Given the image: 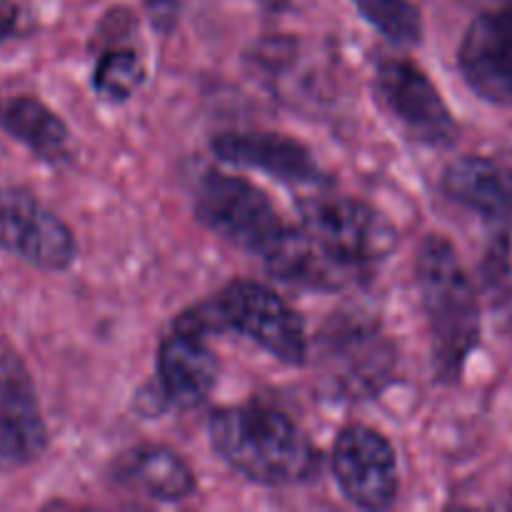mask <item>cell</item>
<instances>
[{
	"label": "cell",
	"mask_w": 512,
	"mask_h": 512,
	"mask_svg": "<svg viewBox=\"0 0 512 512\" xmlns=\"http://www.w3.org/2000/svg\"><path fill=\"white\" fill-rule=\"evenodd\" d=\"M110 478L123 490L158 503L185 500L198 488L188 460L178 450L155 443L138 445L118 455L110 465Z\"/></svg>",
	"instance_id": "cell-15"
},
{
	"label": "cell",
	"mask_w": 512,
	"mask_h": 512,
	"mask_svg": "<svg viewBox=\"0 0 512 512\" xmlns=\"http://www.w3.org/2000/svg\"><path fill=\"white\" fill-rule=\"evenodd\" d=\"M0 248L48 273L70 268L78 255L68 223L23 188L0 190Z\"/></svg>",
	"instance_id": "cell-9"
},
{
	"label": "cell",
	"mask_w": 512,
	"mask_h": 512,
	"mask_svg": "<svg viewBox=\"0 0 512 512\" xmlns=\"http://www.w3.org/2000/svg\"><path fill=\"white\" fill-rule=\"evenodd\" d=\"M443 193L488 223L512 218V173L485 155L455 158L443 173Z\"/></svg>",
	"instance_id": "cell-16"
},
{
	"label": "cell",
	"mask_w": 512,
	"mask_h": 512,
	"mask_svg": "<svg viewBox=\"0 0 512 512\" xmlns=\"http://www.w3.org/2000/svg\"><path fill=\"white\" fill-rule=\"evenodd\" d=\"M0 130L45 163H58L68 155V125L35 95H10L0 100Z\"/></svg>",
	"instance_id": "cell-17"
},
{
	"label": "cell",
	"mask_w": 512,
	"mask_h": 512,
	"mask_svg": "<svg viewBox=\"0 0 512 512\" xmlns=\"http://www.w3.org/2000/svg\"><path fill=\"white\" fill-rule=\"evenodd\" d=\"M208 335L175 325L158 350L160 390L168 403L195 408L203 403L218 380V358L205 343Z\"/></svg>",
	"instance_id": "cell-14"
},
{
	"label": "cell",
	"mask_w": 512,
	"mask_h": 512,
	"mask_svg": "<svg viewBox=\"0 0 512 512\" xmlns=\"http://www.w3.org/2000/svg\"><path fill=\"white\" fill-rule=\"evenodd\" d=\"M375 93L400 128L423 145H450L458 123L448 103L420 65L405 58H385L375 70Z\"/></svg>",
	"instance_id": "cell-7"
},
{
	"label": "cell",
	"mask_w": 512,
	"mask_h": 512,
	"mask_svg": "<svg viewBox=\"0 0 512 512\" xmlns=\"http://www.w3.org/2000/svg\"><path fill=\"white\" fill-rule=\"evenodd\" d=\"M215 303L228 328L255 340L280 363L305 365L308 335L303 320L273 288L258 280H233Z\"/></svg>",
	"instance_id": "cell-5"
},
{
	"label": "cell",
	"mask_w": 512,
	"mask_h": 512,
	"mask_svg": "<svg viewBox=\"0 0 512 512\" xmlns=\"http://www.w3.org/2000/svg\"><path fill=\"white\" fill-rule=\"evenodd\" d=\"M395 353L378 325L335 315L320 333V370L340 398L378 395L393 378Z\"/></svg>",
	"instance_id": "cell-4"
},
{
	"label": "cell",
	"mask_w": 512,
	"mask_h": 512,
	"mask_svg": "<svg viewBox=\"0 0 512 512\" xmlns=\"http://www.w3.org/2000/svg\"><path fill=\"white\" fill-rule=\"evenodd\" d=\"M498 273L500 275L495 278L493 308L500 320V328L505 330V335L512 338V273L510 270H498Z\"/></svg>",
	"instance_id": "cell-20"
},
{
	"label": "cell",
	"mask_w": 512,
	"mask_h": 512,
	"mask_svg": "<svg viewBox=\"0 0 512 512\" xmlns=\"http://www.w3.org/2000/svg\"><path fill=\"white\" fill-rule=\"evenodd\" d=\"M300 218L315 238L368 268L388 258L398 245V230L388 215L350 195L318 193L303 198Z\"/></svg>",
	"instance_id": "cell-6"
},
{
	"label": "cell",
	"mask_w": 512,
	"mask_h": 512,
	"mask_svg": "<svg viewBox=\"0 0 512 512\" xmlns=\"http://www.w3.org/2000/svg\"><path fill=\"white\" fill-rule=\"evenodd\" d=\"M208 433L215 453L253 483L273 488L298 485L318 465L308 435L273 405L240 403L215 410Z\"/></svg>",
	"instance_id": "cell-1"
},
{
	"label": "cell",
	"mask_w": 512,
	"mask_h": 512,
	"mask_svg": "<svg viewBox=\"0 0 512 512\" xmlns=\"http://www.w3.org/2000/svg\"><path fill=\"white\" fill-rule=\"evenodd\" d=\"M48 448V425L28 368L15 353H0V463L23 468Z\"/></svg>",
	"instance_id": "cell-12"
},
{
	"label": "cell",
	"mask_w": 512,
	"mask_h": 512,
	"mask_svg": "<svg viewBox=\"0 0 512 512\" xmlns=\"http://www.w3.org/2000/svg\"><path fill=\"white\" fill-rule=\"evenodd\" d=\"M260 3L273 5V8H278V5H285V3H288V0H260Z\"/></svg>",
	"instance_id": "cell-21"
},
{
	"label": "cell",
	"mask_w": 512,
	"mask_h": 512,
	"mask_svg": "<svg viewBox=\"0 0 512 512\" xmlns=\"http://www.w3.org/2000/svg\"><path fill=\"white\" fill-rule=\"evenodd\" d=\"M458 65L475 95L512 103V0H500L473 18L458 50Z\"/></svg>",
	"instance_id": "cell-11"
},
{
	"label": "cell",
	"mask_w": 512,
	"mask_h": 512,
	"mask_svg": "<svg viewBox=\"0 0 512 512\" xmlns=\"http://www.w3.org/2000/svg\"><path fill=\"white\" fill-rule=\"evenodd\" d=\"M143 80L145 65L138 50L115 45V48H105L98 55V63H95L93 70V85L100 98L123 103L143 85Z\"/></svg>",
	"instance_id": "cell-18"
},
{
	"label": "cell",
	"mask_w": 512,
	"mask_h": 512,
	"mask_svg": "<svg viewBox=\"0 0 512 512\" xmlns=\"http://www.w3.org/2000/svg\"><path fill=\"white\" fill-rule=\"evenodd\" d=\"M365 20L390 43L413 48L423 40V15L413 0H353Z\"/></svg>",
	"instance_id": "cell-19"
},
{
	"label": "cell",
	"mask_w": 512,
	"mask_h": 512,
	"mask_svg": "<svg viewBox=\"0 0 512 512\" xmlns=\"http://www.w3.org/2000/svg\"><path fill=\"white\" fill-rule=\"evenodd\" d=\"M333 473L345 498L358 508L383 510L398 498L400 475L393 443L365 423L345 425L338 433Z\"/></svg>",
	"instance_id": "cell-8"
},
{
	"label": "cell",
	"mask_w": 512,
	"mask_h": 512,
	"mask_svg": "<svg viewBox=\"0 0 512 512\" xmlns=\"http://www.w3.org/2000/svg\"><path fill=\"white\" fill-rule=\"evenodd\" d=\"M153 5H155V10H158L160 5H163V0H153Z\"/></svg>",
	"instance_id": "cell-22"
},
{
	"label": "cell",
	"mask_w": 512,
	"mask_h": 512,
	"mask_svg": "<svg viewBox=\"0 0 512 512\" xmlns=\"http://www.w3.org/2000/svg\"><path fill=\"white\" fill-rule=\"evenodd\" d=\"M195 215L205 228L250 253H263L285 223L273 200L243 175L205 173L195 185Z\"/></svg>",
	"instance_id": "cell-3"
},
{
	"label": "cell",
	"mask_w": 512,
	"mask_h": 512,
	"mask_svg": "<svg viewBox=\"0 0 512 512\" xmlns=\"http://www.w3.org/2000/svg\"><path fill=\"white\" fill-rule=\"evenodd\" d=\"M415 280L433 343L435 375L455 383L480 343V300L458 250L443 235H428L415 255Z\"/></svg>",
	"instance_id": "cell-2"
},
{
	"label": "cell",
	"mask_w": 512,
	"mask_h": 512,
	"mask_svg": "<svg viewBox=\"0 0 512 512\" xmlns=\"http://www.w3.org/2000/svg\"><path fill=\"white\" fill-rule=\"evenodd\" d=\"M213 153L223 163L238 168L263 170L273 178L295 185H320L325 175L318 160L303 143L268 130H243V133H223L213 138Z\"/></svg>",
	"instance_id": "cell-13"
},
{
	"label": "cell",
	"mask_w": 512,
	"mask_h": 512,
	"mask_svg": "<svg viewBox=\"0 0 512 512\" xmlns=\"http://www.w3.org/2000/svg\"><path fill=\"white\" fill-rule=\"evenodd\" d=\"M260 258L265 260L273 278L295 288L323 290V293L353 288L368 275V265L340 255L338 250L315 238L305 225L303 228L285 225L278 238L260 253Z\"/></svg>",
	"instance_id": "cell-10"
}]
</instances>
